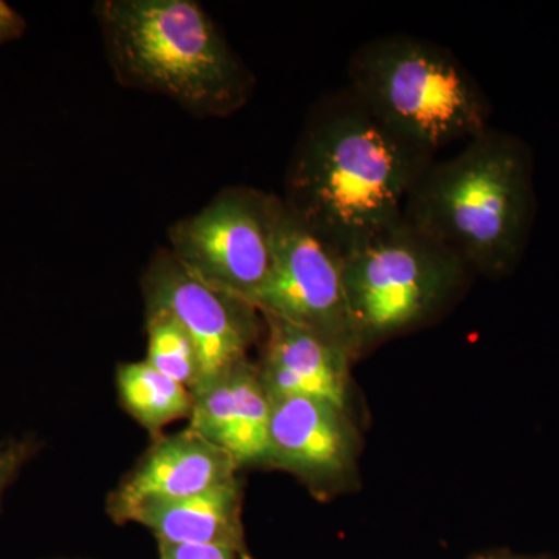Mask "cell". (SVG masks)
<instances>
[{
	"instance_id": "obj_1",
	"label": "cell",
	"mask_w": 559,
	"mask_h": 559,
	"mask_svg": "<svg viewBox=\"0 0 559 559\" xmlns=\"http://www.w3.org/2000/svg\"><path fill=\"white\" fill-rule=\"evenodd\" d=\"M432 160L382 127L348 91L308 121L282 201L344 257L403 221L412 187Z\"/></svg>"
},
{
	"instance_id": "obj_2",
	"label": "cell",
	"mask_w": 559,
	"mask_h": 559,
	"mask_svg": "<svg viewBox=\"0 0 559 559\" xmlns=\"http://www.w3.org/2000/svg\"><path fill=\"white\" fill-rule=\"evenodd\" d=\"M532 165L520 140L487 130L451 159L430 162L403 219L454 252L471 272L513 270L532 223Z\"/></svg>"
},
{
	"instance_id": "obj_3",
	"label": "cell",
	"mask_w": 559,
	"mask_h": 559,
	"mask_svg": "<svg viewBox=\"0 0 559 559\" xmlns=\"http://www.w3.org/2000/svg\"><path fill=\"white\" fill-rule=\"evenodd\" d=\"M110 68L123 86L164 95L198 117L249 102L252 75L193 0H105L97 5Z\"/></svg>"
},
{
	"instance_id": "obj_4",
	"label": "cell",
	"mask_w": 559,
	"mask_h": 559,
	"mask_svg": "<svg viewBox=\"0 0 559 559\" xmlns=\"http://www.w3.org/2000/svg\"><path fill=\"white\" fill-rule=\"evenodd\" d=\"M349 94L411 145L437 151L484 134L489 103L451 50L393 35L370 40L348 62Z\"/></svg>"
},
{
	"instance_id": "obj_5",
	"label": "cell",
	"mask_w": 559,
	"mask_h": 559,
	"mask_svg": "<svg viewBox=\"0 0 559 559\" xmlns=\"http://www.w3.org/2000/svg\"><path fill=\"white\" fill-rule=\"evenodd\" d=\"M342 272L360 353L432 318L471 274L454 252L404 219L345 253Z\"/></svg>"
},
{
	"instance_id": "obj_6",
	"label": "cell",
	"mask_w": 559,
	"mask_h": 559,
	"mask_svg": "<svg viewBox=\"0 0 559 559\" xmlns=\"http://www.w3.org/2000/svg\"><path fill=\"white\" fill-rule=\"evenodd\" d=\"M282 210L275 194L230 187L173 224L170 252L202 282L253 305L270 278Z\"/></svg>"
},
{
	"instance_id": "obj_7",
	"label": "cell",
	"mask_w": 559,
	"mask_h": 559,
	"mask_svg": "<svg viewBox=\"0 0 559 559\" xmlns=\"http://www.w3.org/2000/svg\"><path fill=\"white\" fill-rule=\"evenodd\" d=\"M342 259L283 204L270 278L253 307L314 331L356 358L360 352L349 320Z\"/></svg>"
},
{
	"instance_id": "obj_8",
	"label": "cell",
	"mask_w": 559,
	"mask_h": 559,
	"mask_svg": "<svg viewBox=\"0 0 559 559\" xmlns=\"http://www.w3.org/2000/svg\"><path fill=\"white\" fill-rule=\"evenodd\" d=\"M142 288L146 312H165L190 334L202 380L249 359L260 337L261 312L248 300L202 282L165 248L151 259Z\"/></svg>"
},
{
	"instance_id": "obj_9",
	"label": "cell",
	"mask_w": 559,
	"mask_h": 559,
	"mask_svg": "<svg viewBox=\"0 0 559 559\" xmlns=\"http://www.w3.org/2000/svg\"><path fill=\"white\" fill-rule=\"evenodd\" d=\"M270 399V466L288 471L322 495L347 487L359 448L348 411L308 396Z\"/></svg>"
},
{
	"instance_id": "obj_10",
	"label": "cell",
	"mask_w": 559,
	"mask_h": 559,
	"mask_svg": "<svg viewBox=\"0 0 559 559\" xmlns=\"http://www.w3.org/2000/svg\"><path fill=\"white\" fill-rule=\"evenodd\" d=\"M238 463L229 452L187 428L157 437L138 466L110 492L108 513L119 524L150 503L202 495L237 480Z\"/></svg>"
},
{
	"instance_id": "obj_11",
	"label": "cell",
	"mask_w": 559,
	"mask_h": 559,
	"mask_svg": "<svg viewBox=\"0 0 559 559\" xmlns=\"http://www.w3.org/2000/svg\"><path fill=\"white\" fill-rule=\"evenodd\" d=\"M189 428L229 452L240 468L270 466L271 399L246 359L191 389Z\"/></svg>"
},
{
	"instance_id": "obj_12",
	"label": "cell",
	"mask_w": 559,
	"mask_h": 559,
	"mask_svg": "<svg viewBox=\"0 0 559 559\" xmlns=\"http://www.w3.org/2000/svg\"><path fill=\"white\" fill-rule=\"evenodd\" d=\"M261 316L266 340L257 366L267 395L308 396L348 411L347 349L288 320Z\"/></svg>"
},
{
	"instance_id": "obj_13",
	"label": "cell",
	"mask_w": 559,
	"mask_h": 559,
	"mask_svg": "<svg viewBox=\"0 0 559 559\" xmlns=\"http://www.w3.org/2000/svg\"><path fill=\"white\" fill-rule=\"evenodd\" d=\"M241 503L237 479L191 498L150 503L131 522L151 530L159 543L229 547L241 555L248 551Z\"/></svg>"
},
{
	"instance_id": "obj_14",
	"label": "cell",
	"mask_w": 559,
	"mask_h": 559,
	"mask_svg": "<svg viewBox=\"0 0 559 559\" xmlns=\"http://www.w3.org/2000/svg\"><path fill=\"white\" fill-rule=\"evenodd\" d=\"M117 390L124 409L154 437L165 426L190 418L191 390L142 362L121 364L117 370Z\"/></svg>"
},
{
	"instance_id": "obj_15",
	"label": "cell",
	"mask_w": 559,
	"mask_h": 559,
	"mask_svg": "<svg viewBox=\"0 0 559 559\" xmlns=\"http://www.w3.org/2000/svg\"><path fill=\"white\" fill-rule=\"evenodd\" d=\"M146 362L190 390L202 380L197 345L179 322L165 312H146Z\"/></svg>"
},
{
	"instance_id": "obj_16",
	"label": "cell",
	"mask_w": 559,
	"mask_h": 559,
	"mask_svg": "<svg viewBox=\"0 0 559 559\" xmlns=\"http://www.w3.org/2000/svg\"><path fill=\"white\" fill-rule=\"evenodd\" d=\"M159 559H240L229 547L159 543Z\"/></svg>"
},
{
	"instance_id": "obj_17",
	"label": "cell",
	"mask_w": 559,
	"mask_h": 559,
	"mask_svg": "<svg viewBox=\"0 0 559 559\" xmlns=\"http://www.w3.org/2000/svg\"><path fill=\"white\" fill-rule=\"evenodd\" d=\"M28 455H31V447L20 441H13L0 448V498L11 480L16 477L17 471L22 468Z\"/></svg>"
},
{
	"instance_id": "obj_18",
	"label": "cell",
	"mask_w": 559,
	"mask_h": 559,
	"mask_svg": "<svg viewBox=\"0 0 559 559\" xmlns=\"http://www.w3.org/2000/svg\"><path fill=\"white\" fill-rule=\"evenodd\" d=\"M25 31L24 17L9 3L0 0V44L21 38Z\"/></svg>"
},
{
	"instance_id": "obj_19",
	"label": "cell",
	"mask_w": 559,
	"mask_h": 559,
	"mask_svg": "<svg viewBox=\"0 0 559 559\" xmlns=\"http://www.w3.org/2000/svg\"><path fill=\"white\" fill-rule=\"evenodd\" d=\"M471 559H559V557H550V555H536V557H528V555H514L509 551H495V554L479 555Z\"/></svg>"
},
{
	"instance_id": "obj_20",
	"label": "cell",
	"mask_w": 559,
	"mask_h": 559,
	"mask_svg": "<svg viewBox=\"0 0 559 559\" xmlns=\"http://www.w3.org/2000/svg\"><path fill=\"white\" fill-rule=\"evenodd\" d=\"M240 559H253V558H252V557H250L249 551H246V554H241V555H240Z\"/></svg>"
}]
</instances>
